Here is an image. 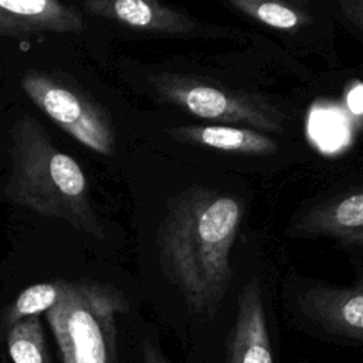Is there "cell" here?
Masks as SVG:
<instances>
[{
	"label": "cell",
	"mask_w": 363,
	"mask_h": 363,
	"mask_svg": "<svg viewBox=\"0 0 363 363\" xmlns=\"http://www.w3.org/2000/svg\"><path fill=\"white\" fill-rule=\"evenodd\" d=\"M166 132L174 139L225 152L245 155H272L278 150V143L268 135L241 126L186 125L170 128Z\"/></svg>",
	"instance_id": "11"
},
{
	"label": "cell",
	"mask_w": 363,
	"mask_h": 363,
	"mask_svg": "<svg viewBox=\"0 0 363 363\" xmlns=\"http://www.w3.org/2000/svg\"><path fill=\"white\" fill-rule=\"evenodd\" d=\"M28 99L54 123L88 149L112 155L116 132L108 111L67 77L28 68L20 77Z\"/></svg>",
	"instance_id": "4"
},
{
	"label": "cell",
	"mask_w": 363,
	"mask_h": 363,
	"mask_svg": "<svg viewBox=\"0 0 363 363\" xmlns=\"http://www.w3.org/2000/svg\"><path fill=\"white\" fill-rule=\"evenodd\" d=\"M7 345L13 363H51L40 316L26 318L10 326Z\"/></svg>",
	"instance_id": "13"
},
{
	"label": "cell",
	"mask_w": 363,
	"mask_h": 363,
	"mask_svg": "<svg viewBox=\"0 0 363 363\" xmlns=\"http://www.w3.org/2000/svg\"><path fill=\"white\" fill-rule=\"evenodd\" d=\"M82 10L147 33L189 34L197 27L196 20L186 13L153 0H86Z\"/></svg>",
	"instance_id": "8"
},
{
	"label": "cell",
	"mask_w": 363,
	"mask_h": 363,
	"mask_svg": "<svg viewBox=\"0 0 363 363\" xmlns=\"http://www.w3.org/2000/svg\"><path fill=\"white\" fill-rule=\"evenodd\" d=\"M7 115H6V111L3 108V104L0 101V136H1V130L6 128V122H7Z\"/></svg>",
	"instance_id": "17"
},
{
	"label": "cell",
	"mask_w": 363,
	"mask_h": 363,
	"mask_svg": "<svg viewBox=\"0 0 363 363\" xmlns=\"http://www.w3.org/2000/svg\"><path fill=\"white\" fill-rule=\"evenodd\" d=\"M241 218V201L217 190L190 187L169 200L156 234L159 265L191 312L217 308L227 294Z\"/></svg>",
	"instance_id": "1"
},
{
	"label": "cell",
	"mask_w": 363,
	"mask_h": 363,
	"mask_svg": "<svg viewBox=\"0 0 363 363\" xmlns=\"http://www.w3.org/2000/svg\"><path fill=\"white\" fill-rule=\"evenodd\" d=\"M286 233L292 237L325 235L345 245L360 247L363 242V193H349L309 208L289 225Z\"/></svg>",
	"instance_id": "9"
},
{
	"label": "cell",
	"mask_w": 363,
	"mask_h": 363,
	"mask_svg": "<svg viewBox=\"0 0 363 363\" xmlns=\"http://www.w3.org/2000/svg\"><path fill=\"white\" fill-rule=\"evenodd\" d=\"M142 359L143 363H169L160 349L149 340H146L142 346Z\"/></svg>",
	"instance_id": "16"
},
{
	"label": "cell",
	"mask_w": 363,
	"mask_h": 363,
	"mask_svg": "<svg viewBox=\"0 0 363 363\" xmlns=\"http://www.w3.org/2000/svg\"><path fill=\"white\" fill-rule=\"evenodd\" d=\"M302 313L329 333L363 337V286H312L299 299Z\"/></svg>",
	"instance_id": "7"
},
{
	"label": "cell",
	"mask_w": 363,
	"mask_h": 363,
	"mask_svg": "<svg viewBox=\"0 0 363 363\" xmlns=\"http://www.w3.org/2000/svg\"><path fill=\"white\" fill-rule=\"evenodd\" d=\"M67 288L68 281L40 282L27 286L6 309L3 315L4 325L10 328L26 318L40 316L43 312L45 313L64 296Z\"/></svg>",
	"instance_id": "12"
},
{
	"label": "cell",
	"mask_w": 363,
	"mask_h": 363,
	"mask_svg": "<svg viewBox=\"0 0 363 363\" xmlns=\"http://www.w3.org/2000/svg\"><path fill=\"white\" fill-rule=\"evenodd\" d=\"M129 311L123 292L91 279L68 281L45 312L64 363H119L116 315Z\"/></svg>",
	"instance_id": "3"
},
{
	"label": "cell",
	"mask_w": 363,
	"mask_h": 363,
	"mask_svg": "<svg viewBox=\"0 0 363 363\" xmlns=\"http://www.w3.org/2000/svg\"><path fill=\"white\" fill-rule=\"evenodd\" d=\"M230 4L252 20L278 30H294L309 20L306 14L284 1L230 0Z\"/></svg>",
	"instance_id": "14"
},
{
	"label": "cell",
	"mask_w": 363,
	"mask_h": 363,
	"mask_svg": "<svg viewBox=\"0 0 363 363\" xmlns=\"http://www.w3.org/2000/svg\"><path fill=\"white\" fill-rule=\"evenodd\" d=\"M228 363H274L262 294L255 278L245 284L240 296Z\"/></svg>",
	"instance_id": "10"
},
{
	"label": "cell",
	"mask_w": 363,
	"mask_h": 363,
	"mask_svg": "<svg viewBox=\"0 0 363 363\" xmlns=\"http://www.w3.org/2000/svg\"><path fill=\"white\" fill-rule=\"evenodd\" d=\"M7 125L9 172L0 189L1 197L40 216L62 220L84 234L104 238L77 160L54 145L33 115L21 113Z\"/></svg>",
	"instance_id": "2"
},
{
	"label": "cell",
	"mask_w": 363,
	"mask_h": 363,
	"mask_svg": "<svg viewBox=\"0 0 363 363\" xmlns=\"http://www.w3.org/2000/svg\"><path fill=\"white\" fill-rule=\"evenodd\" d=\"M84 27L82 11L57 0H0V37L78 33Z\"/></svg>",
	"instance_id": "6"
},
{
	"label": "cell",
	"mask_w": 363,
	"mask_h": 363,
	"mask_svg": "<svg viewBox=\"0 0 363 363\" xmlns=\"http://www.w3.org/2000/svg\"><path fill=\"white\" fill-rule=\"evenodd\" d=\"M157 94L197 118L245 125L248 129L282 133L285 116L257 95L208 84L182 74H159L152 78Z\"/></svg>",
	"instance_id": "5"
},
{
	"label": "cell",
	"mask_w": 363,
	"mask_h": 363,
	"mask_svg": "<svg viewBox=\"0 0 363 363\" xmlns=\"http://www.w3.org/2000/svg\"><path fill=\"white\" fill-rule=\"evenodd\" d=\"M340 7L343 9L345 16L357 27L363 28V1L352 0V1H340Z\"/></svg>",
	"instance_id": "15"
}]
</instances>
